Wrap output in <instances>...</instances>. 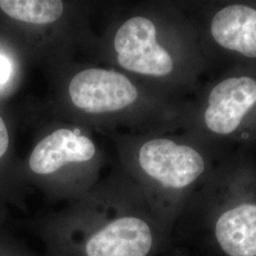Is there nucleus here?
I'll return each instance as SVG.
<instances>
[{
	"mask_svg": "<svg viewBox=\"0 0 256 256\" xmlns=\"http://www.w3.org/2000/svg\"><path fill=\"white\" fill-rule=\"evenodd\" d=\"M256 148L230 149L192 194L162 256H256Z\"/></svg>",
	"mask_w": 256,
	"mask_h": 256,
	"instance_id": "f257e3e1",
	"label": "nucleus"
},
{
	"mask_svg": "<svg viewBox=\"0 0 256 256\" xmlns=\"http://www.w3.org/2000/svg\"><path fill=\"white\" fill-rule=\"evenodd\" d=\"M30 224L44 256H162L171 234L156 218L140 189L120 198H92Z\"/></svg>",
	"mask_w": 256,
	"mask_h": 256,
	"instance_id": "f03ea898",
	"label": "nucleus"
},
{
	"mask_svg": "<svg viewBox=\"0 0 256 256\" xmlns=\"http://www.w3.org/2000/svg\"><path fill=\"white\" fill-rule=\"evenodd\" d=\"M230 149L190 131L182 138H151L140 146V189L171 234L191 196Z\"/></svg>",
	"mask_w": 256,
	"mask_h": 256,
	"instance_id": "7ed1b4c3",
	"label": "nucleus"
},
{
	"mask_svg": "<svg viewBox=\"0 0 256 256\" xmlns=\"http://www.w3.org/2000/svg\"><path fill=\"white\" fill-rule=\"evenodd\" d=\"M194 23V22H192ZM164 24L138 14L126 20L115 36L118 62L128 72L171 81L194 94L206 75V63L196 28L165 39Z\"/></svg>",
	"mask_w": 256,
	"mask_h": 256,
	"instance_id": "20e7f679",
	"label": "nucleus"
},
{
	"mask_svg": "<svg viewBox=\"0 0 256 256\" xmlns=\"http://www.w3.org/2000/svg\"><path fill=\"white\" fill-rule=\"evenodd\" d=\"M188 131L228 148L256 147V68L208 77L183 117Z\"/></svg>",
	"mask_w": 256,
	"mask_h": 256,
	"instance_id": "39448f33",
	"label": "nucleus"
},
{
	"mask_svg": "<svg viewBox=\"0 0 256 256\" xmlns=\"http://www.w3.org/2000/svg\"><path fill=\"white\" fill-rule=\"evenodd\" d=\"M187 12L196 28L210 77L232 68H256V0H202Z\"/></svg>",
	"mask_w": 256,
	"mask_h": 256,
	"instance_id": "423d86ee",
	"label": "nucleus"
},
{
	"mask_svg": "<svg viewBox=\"0 0 256 256\" xmlns=\"http://www.w3.org/2000/svg\"><path fill=\"white\" fill-rule=\"evenodd\" d=\"M68 92L74 106L92 114L115 112L134 106L140 90L124 74L90 68L76 74Z\"/></svg>",
	"mask_w": 256,
	"mask_h": 256,
	"instance_id": "0eeeda50",
	"label": "nucleus"
},
{
	"mask_svg": "<svg viewBox=\"0 0 256 256\" xmlns=\"http://www.w3.org/2000/svg\"><path fill=\"white\" fill-rule=\"evenodd\" d=\"M95 153V146L88 138L77 136L72 130L62 128L34 147L28 160V169L37 178L50 180L68 165L90 162Z\"/></svg>",
	"mask_w": 256,
	"mask_h": 256,
	"instance_id": "6e6552de",
	"label": "nucleus"
},
{
	"mask_svg": "<svg viewBox=\"0 0 256 256\" xmlns=\"http://www.w3.org/2000/svg\"><path fill=\"white\" fill-rule=\"evenodd\" d=\"M0 9L12 18L46 25L61 18L64 4L58 0H0Z\"/></svg>",
	"mask_w": 256,
	"mask_h": 256,
	"instance_id": "1a4fd4ad",
	"label": "nucleus"
},
{
	"mask_svg": "<svg viewBox=\"0 0 256 256\" xmlns=\"http://www.w3.org/2000/svg\"><path fill=\"white\" fill-rule=\"evenodd\" d=\"M0 256H44L39 254L12 232L0 225Z\"/></svg>",
	"mask_w": 256,
	"mask_h": 256,
	"instance_id": "9d476101",
	"label": "nucleus"
},
{
	"mask_svg": "<svg viewBox=\"0 0 256 256\" xmlns=\"http://www.w3.org/2000/svg\"><path fill=\"white\" fill-rule=\"evenodd\" d=\"M9 146V134L4 120L0 117V158L5 155Z\"/></svg>",
	"mask_w": 256,
	"mask_h": 256,
	"instance_id": "9b49d317",
	"label": "nucleus"
},
{
	"mask_svg": "<svg viewBox=\"0 0 256 256\" xmlns=\"http://www.w3.org/2000/svg\"><path fill=\"white\" fill-rule=\"evenodd\" d=\"M10 66L8 60L0 55V84H3L9 78Z\"/></svg>",
	"mask_w": 256,
	"mask_h": 256,
	"instance_id": "f8f14e48",
	"label": "nucleus"
}]
</instances>
